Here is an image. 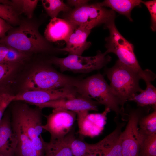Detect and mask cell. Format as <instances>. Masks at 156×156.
I'll return each mask as SVG.
<instances>
[{"mask_svg":"<svg viewBox=\"0 0 156 156\" xmlns=\"http://www.w3.org/2000/svg\"><path fill=\"white\" fill-rule=\"evenodd\" d=\"M38 1L36 0H15L8 1V4L14 8H17L21 13L30 18L33 16L34 11Z\"/></svg>","mask_w":156,"mask_h":156,"instance_id":"obj_23","label":"cell"},{"mask_svg":"<svg viewBox=\"0 0 156 156\" xmlns=\"http://www.w3.org/2000/svg\"><path fill=\"white\" fill-rule=\"evenodd\" d=\"M27 57V53H24L9 47L3 63L22 62Z\"/></svg>","mask_w":156,"mask_h":156,"instance_id":"obj_27","label":"cell"},{"mask_svg":"<svg viewBox=\"0 0 156 156\" xmlns=\"http://www.w3.org/2000/svg\"><path fill=\"white\" fill-rule=\"evenodd\" d=\"M107 54L105 52L102 53L98 50L94 56L68 55L64 58L53 57L49 60V62L57 66L62 72L87 73L105 66L111 60V57Z\"/></svg>","mask_w":156,"mask_h":156,"instance_id":"obj_8","label":"cell"},{"mask_svg":"<svg viewBox=\"0 0 156 156\" xmlns=\"http://www.w3.org/2000/svg\"><path fill=\"white\" fill-rule=\"evenodd\" d=\"M0 18L10 24H17L19 22L18 14L11 5L0 3Z\"/></svg>","mask_w":156,"mask_h":156,"instance_id":"obj_25","label":"cell"},{"mask_svg":"<svg viewBox=\"0 0 156 156\" xmlns=\"http://www.w3.org/2000/svg\"><path fill=\"white\" fill-rule=\"evenodd\" d=\"M9 47L0 43V64L3 63Z\"/></svg>","mask_w":156,"mask_h":156,"instance_id":"obj_33","label":"cell"},{"mask_svg":"<svg viewBox=\"0 0 156 156\" xmlns=\"http://www.w3.org/2000/svg\"><path fill=\"white\" fill-rule=\"evenodd\" d=\"M109 29V35L106 38L105 46L108 54L112 53L118 57V60L125 66L140 73L143 70L141 68L134 51V47L120 33L115 25L114 20L105 25Z\"/></svg>","mask_w":156,"mask_h":156,"instance_id":"obj_7","label":"cell"},{"mask_svg":"<svg viewBox=\"0 0 156 156\" xmlns=\"http://www.w3.org/2000/svg\"><path fill=\"white\" fill-rule=\"evenodd\" d=\"M149 106L132 108L125 113L128 122L125 129L121 133L123 156H138L140 150L139 128L140 119L148 113Z\"/></svg>","mask_w":156,"mask_h":156,"instance_id":"obj_9","label":"cell"},{"mask_svg":"<svg viewBox=\"0 0 156 156\" xmlns=\"http://www.w3.org/2000/svg\"><path fill=\"white\" fill-rule=\"evenodd\" d=\"M77 27L65 19L52 18L45 28V39L51 42L60 40L66 42Z\"/></svg>","mask_w":156,"mask_h":156,"instance_id":"obj_15","label":"cell"},{"mask_svg":"<svg viewBox=\"0 0 156 156\" xmlns=\"http://www.w3.org/2000/svg\"><path fill=\"white\" fill-rule=\"evenodd\" d=\"M12 28L9 23L0 18V39L5 36Z\"/></svg>","mask_w":156,"mask_h":156,"instance_id":"obj_31","label":"cell"},{"mask_svg":"<svg viewBox=\"0 0 156 156\" xmlns=\"http://www.w3.org/2000/svg\"><path fill=\"white\" fill-rule=\"evenodd\" d=\"M99 105L97 101L79 94L75 97L53 100L36 106L41 109L46 107L60 108L76 113L84 111H98Z\"/></svg>","mask_w":156,"mask_h":156,"instance_id":"obj_12","label":"cell"},{"mask_svg":"<svg viewBox=\"0 0 156 156\" xmlns=\"http://www.w3.org/2000/svg\"><path fill=\"white\" fill-rule=\"evenodd\" d=\"M75 87L79 94L95 99L99 104L104 105L105 109L114 112L117 117L120 115L122 119L125 120V114L121 112L118 101L109 85L100 73L80 79Z\"/></svg>","mask_w":156,"mask_h":156,"instance_id":"obj_2","label":"cell"},{"mask_svg":"<svg viewBox=\"0 0 156 156\" xmlns=\"http://www.w3.org/2000/svg\"><path fill=\"white\" fill-rule=\"evenodd\" d=\"M0 156H3L2 155H0Z\"/></svg>","mask_w":156,"mask_h":156,"instance_id":"obj_35","label":"cell"},{"mask_svg":"<svg viewBox=\"0 0 156 156\" xmlns=\"http://www.w3.org/2000/svg\"><path fill=\"white\" fill-rule=\"evenodd\" d=\"M0 43L21 52H46L51 47L34 26L22 24L0 39Z\"/></svg>","mask_w":156,"mask_h":156,"instance_id":"obj_5","label":"cell"},{"mask_svg":"<svg viewBox=\"0 0 156 156\" xmlns=\"http://www.w3.org/2000/svg\"><path fill=\"white\" fill-rule=\"evenodd\" d=\"M87 156H96L94 155L90 154Z\"/></svg>","mask_w":156,"mask_h":156,"instance_id":"obj_34","label":"cell"},{"mask_svg":"<svg viewBox=\"0 0 156 156\" xmlns=\"http://www.w3.org/2000/svg\"><path fill=\"white\" fill-rule=\"evenodd\" d=\"M138 156H156V134L147 133L139 129Z\"/></svg>","mask_w":156,"mask_h":156,"instance_id":"obj_21","label":"cell"},{"mask_svg":"<svg viewBox=\"0 0 156 156\" xmlns=\"http://www.w3.org/2000/svg\"><path fill=\"white\" fill-rule=\"evenodd\" d=\"M89 1L86 0H68L67 1V4L70 7L73 6L74 8H77L88 4Z\"/></svg>","mask_w":156,"mask_h":156,"instance_id":"obj_32","label":"cell"},{"mask_svg":"<svg viewBox=\"0 0 156 156\" xmlns=\"http://www.w3.org/2000/svg\"><path fill=\"white\" fill-rule=\"evenodd\" d=\"M14 95L3 92L0 94V122L8 106L14 101Z\"/></svg>","mask_w":156,"mask_h":156,"instance_id":"obj_29","label":"cell"},{"mask_svg":"<svg viewBox=\"0 0 156 156\" xmlns=\"http://www.w3.org/2000/svg\"><path fill=\"white\" fill-rule=\"evenodd\" d=\"M91 29L86 26H77L66 42L65 47L59 50L68 53V55H82L91 45V42L87 41Z\"/></svg>","mask_w":156,"mask_h":156,"instance_id":"obj_14","label":"cell"},{"mask_svg":"<svg viewBox=\"0 0 156 156\" xmlns=\"http://www.w3.org/2000/svg\"><path fill=\"white\" fill-rule=\"evenodd\" d=\"M144 72L140 73L118 60L112 67L105 69V73L110 81L109 86L124 114L125 103L143 90L140 86L139 81Z\"/></svg>","mask_w":156,"mask_h":156,"instance_id":"obj_1","label":"cell"},{"mask_svg":"<svg viewBox=\"0 0 156 156\" xmlns=\"http://www.w3.org/2000/svg\"><path fill=\"white\" fill-rule=\"evenodd\" d=\"M41 1L46 12L51 18L57 17L61 12L66 13L72 9L63 0H43Z\"/></svg>","mask_w":156,"mask_h":156,"instance_id":"obj_22","label":"cell"},{"mask_svg":"<svg viewBox=\"0 0 156 156\" xmlns=\"http://www.w3.org/2000/svg\"><path fill=\"white\" fill-rule=\"evenodd\" d=\"M73 155L75 156H83L88 151H93L92 144L87 143L75 137L73 139L70 144Z\"/></svg>","mask_w":156,"mask_h":156,"instance_id":"obj_26","label":"cell"},{"mask_svg":"<svg viewBox=\"0 0 156 156\" xmlns=\"http://www.w3.org/2000/svg\"><path fill=\"white\" fill-rule=\"evenodd\" d=\"M80 79L65 75L49 66L42 65L29 74L24 81L22 89L24 91L75 87Z\"/></svg>","mask_w":156,"mask_h":156,"instance_id":"obj_4","label":"cell"},{"mask_svg":"<svg viewBox=\"0 0 156 156\" xmlns=\"http://www.w3.org/2000/svg\"><path fill=\"white\" fill-rule=\"evenodd\" d=\"M41 110L38 107L31 108L26 103H17L12 107L11 120L20 126L36 150L44 155L45 151L41 135L43 130Z\"/></svg>","mask_w":156,"mask_h":156,"instance_id":"obj_3","label":"cell"},{"mask_svg":"<svg viewBox=\"0 0 156 156\" xmlns=\"http://www.w3.org/2000/svg\"><path fill=\"white\" fill-rule=\"evenodd\" d=\"M18 64L16 63L0 64V84L3 82L13 73Z\"/></svg>","mask_w":156,"mask_h":156,"instance_id":"obj_28","label":"cell"},{"mask_svg":"<svg viewBox=\"0 0 156 156\" xmlns=\"http://www.w3.org/2000/svg\"><path fill=\"white\" fill-rule=\"evenodd\" d=\"M78 95L74 87L51 90H26L14 95V101H24L36 105L53 100L74 97Z\"/></svg>","mask_w":156,"mask_h":156,"instance_id":"obj_11","label":"cell"},{"mask_svg":"<svg viewBox=\"0 0 156 156\" xmlns=\"http://www.w3.org/2000/svg\"><path fill=\"white\" fill-rule=\"evenodd\" d=\"M151 81L145 82L146 88L139 94H137L129 101L135 102L138 107L152 106L154 109L156 107V88Z\"/></svg>","mask_w":156,"mask_h":156,"instance_id":"obj_20","label":"cell"},{"mask_svg":"<svg viewBox=\"0 0 156 156\" xmlns=\"http://www.w3.org/2000/svg\"><path fill=\"white\" fill-rule=\"evenodd\" d=\"M142 1L140 0H105L98 3L101 7L111 8L112 10L125 16L132 21L131 12L135 7L140 5Z\"/></svg>","mask_w":156,"mask_h":156,"instance_id":"obj_19","label":"cell"},{"mask_svg":"<svg viewBox=\"0 0 156 156\" xmlns=\"http://www.w3.org/2000/svg\"><path fill=\"white\" fill-rule=\"evenodd\" d=\"M148 10L151 16V28L153 31L156 30V1L155 0L148 1H142Z\"/></svg>","mask_w":156,"mask_h":156,"instance_id":"obj_30","label":"cell"},{"mask_svg":"<svg viewBox=\"0 0 156 156\" xmlns=\"http://www.w3.org/2000/svg\"><path fill=\"white\" fill-rule=\"evenodd\" d=\"M63 16V18L77 26H86L92 29L100 25H105L114 20L116 14L114 11L101 7L97 3L72 9L64 13Z\"/></svg>","mask_w":156,"mask_h":156,"instance_id":"obj_6","label":"cell"},{"mask_svg":"<svg viewBox=\"0 0 156 156\" xmlns=\"http://www.w3.org/2000/svg\"><path fill=\"white\" fill-rule=\"evenodd\" d=\"M138 125L139 130L149 134H156V109L150 114L142 117Z\"/></svg>","mask_w":156,"mask_h":156,"instance_id":"obj_24","label":"cell"},{"mask_svg":"<svg viewBox=\"0 0 156 156\" xmlns=\"http://www.w3.org/2000/svg\"><path fill=\"white\" fill-rule=\"evenodd\" d=\"M76 116V113L73 111L60 108L53 109L51 113L44 116L46 123L42 127L50 134V140L60 139L71 131Z\"/></svg>","mask_w":156,"mask_h":156,"instance_id":"obj_10","label":"cell"},{"mask_svg":"<svg viewBox=\"0 0 156 156\" xmlns=\"http://www.w3.org/2000/svg\"><path fill=\"white\" fill-rule=\"evenodd\" d=\"M121 129L116 127L110 134L104 138L101 152L103 156H123L120 135Z\"/></svg>","mask_w":156,"mask_h":156,"instance_id":"obj_18","label":"cell"},{"mask_svg":"<svg viewBox=\"0 0 156 156\" xmlns=\"http://www.w3.org/2000/svg\"><path fill=\"white\" fill-rule=\"evenodd\" d=\"M11 120L12 129L17 141L14 156H44L36 150L30 139L20 126Z\"/></svg>","mask_w":156,"mask_h":156,"instance_id":"obj_17","label":"cell"},{"mask_svg":"<svg viewBox=\"0 0 156 156\" xmlns=\"http://www.w3.org/2000/svg\"><path fill=\"white\" fill-rule=\"evenodd\" d=\"M110 110L105 109L102 113L89 114L84 111L76 113L78 133L81 136L92 137L99 133L103 125V119Z\"/></svg>","mask_w":156,"mask_h":156,"instance_id":"obj_13","label":"cell"},{"mask_svg":"<svg viewBox=\"0 0 156 156\" xmlns=\"http://www.w3.org/2000/svg\"><path fill=\"white\" fill-rule=\"evenodd\" d=\"M17 142L10 116L8 114H4L0 122V155L14 156Z\"/></svg>","mask_w":156,"mask_h":156,"instance_id":"obj_16","label":"cell"}]
</instances>
